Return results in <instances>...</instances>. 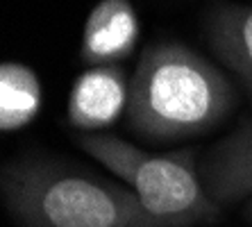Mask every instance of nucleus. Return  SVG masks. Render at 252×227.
<instances>
[{
    "label": "nucleus",
    "instance_id": "f257e3e1",
    "mask_svg": "<svg viewBox=\"0 0 252 227\" xmlns=\"http://www.w3.org/2000/svg\"><path fill=\"white\" fill-rule=\"evenodd\" d=\"M236 105L232 82L180 41L148 46L129 77V128L148 139L209 132Z\"/></svg>",
    "mask_w": 252,
    "mask_h": 227
},
{
    "label": "nucleus",
    "instance_id": "f03ea898",
    "mask_svg": "<svg viewBox=\"0 0 252 227\" xmlns=\"http://www.w3.org/2000/svg\"><path fill=\"white\" fill-rule=\"evenodd\" d=\"M2 198L21 227H166L129 187L48 159L5 163Z\"/></svg>",
    "mask_w": 252,
    "mask_h": 227
},
{
    "label": "nucleus",
    "instance_id": "7ed1b4c3",
    "mask_svg": "<svg viewBox=\"0 0 252 227\" xmlns=\"http://www.w3.org/2000/svg\"><path fill=\"white\" fill-rule=\"evenodd\" d=\"M77 143L121 177L148 214L166 227H198L218 221L220 207L207 193L193 150L155 155L112 134H82Z\"/></svg>",
    "mask_w": 252,
    "mask_h": 227
},
{
    "label": "nucleus",
    "instance_id": "20e7f679",
    "mask_svg": "<svg viewBox=\"0 0 252 227\" xmlns=\"http://www.w3.org/2000/svg\"><path fill=\"white\" fill-rule=\"evenodd\" d=\"M127 100L129 80L121 66H91L70 89L68 123L84 132L102 130L127 109Z\"/></svg>",
    "mask_w": 252,
    "mask_h": 227
},
{
    "label": "nucleus",
    "instance_id": "39448f33",
    "mask_svg": "<svg viewBox=\"0 0 252 227\" xmlns=\"http://www.w3.org/2000/svg\"><path fill=\"white\" fill-rule=\"evenodd\" d=\"M139 34L141 23L129 0H100L84 23L80 59L89 66H114L134 53Z\"/></svg>",
    "mask_w": 252,
    "mask_h": 227
},
{
    "label": "nucleus",
    "instance_id": "423d86ee",
    "mask_svg": "<svg viewBox=\"0 0 252 227\" xmlns=\"http://www.w3.org/2000/svg\"><path fill=\"white\" fill-rule=\"evenodd\" d=\"M200 177L209 198L218 204L252 195V121L232 132L200 163Z\"/></svg>",
    "mask_w": 252,
    "mask_h": 227
},
{
    "label": "nucleus",
    "instance_id": "0eeeda50",
    "mask_svg": "<svg viewBox=\"0 0 252 227\" xmlns=\"http://www.w3.org/2000/svg\"><path fill=\"white\" fill-rule=\"evenodd\" d=\"M207 41L252 96V5H220L207 16Z\"/></svg>",
    "mask_w": 252,
    "mask_h": 227
},
{
    "label": "nucleus",
    "instance_id": "6e6552de",
    "mask_svg": "<svg viewBox=\"0 0 252 227\" xmlns=\"http://www.w3.org/2000/svg\"><path fill=\"white\" fill-rule=\"evenodd\" d=\"M41 82L34 68L18 62H5L0 68V128L16 132L32 123L41 109Z\"/></svg>",
    "mask_w": 252,
    "mask_h": 227
},
{
    "label": "nucleus",
    "instance_id": "1a4fd4ad",
    "mask_svg": "<svg viewBox=\"0 0 252 227\" xmlns=\"http://www.w3.org/2000/svg\"><path fill=\"white\" fill-rule=\"evenodd\" d=\"M246 218L252 223V200H250V202H248V207H246Z\"/></svg>",
    "mask_w": 252,
    "mask_h": 227
}]
</instances>
